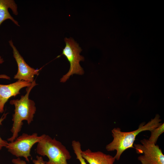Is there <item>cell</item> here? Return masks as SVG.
Segmentation results:
<instances>
[{"mask_svg":"<svg viewBox=\"0 0 164 164\" xmlns=\"http://www.w3.org/2000/svg\"><path fill=\"white\" fill-rule=\"evenodd\" d=\"M11 9L15 15H17V5L12 0H0V26L6 19L11 20L15 24L19 26L18 22L12 16L9 12L8 9Z\"/></svg>","mask_w":164,"mask_h":164,"instance_id":"10","label":"cell"},{"mask_svg":"<svg viewBox=\"0 0 164 164\" xmlns=\"http://www.w3.org/2000/svg\"><path fill=\"white\" fill-rule=\"evenodd\" d=\"M81 154L89 164H114L115 160L110 155L101 151L93 152L89 149L82 150Z\"/></svg>","mask_w":164,"mask_h":164,"instance_id":"9","label":"cell"},{"mask_svg":"<svg viewBox=\"0 0 164 164\" xmlns=\"http://www.w3.org/2000/svg\"><path fill=\"white\" fill-rule=\"evenodd\" d=\"M37 84L35 80H34L30 86L26 88V93L24 95L22 96L19 99L13 100L10 102L11 104L14 105L15 109L11 130L12 135L8 139V141L9 142L14 141L18 137L23 125V121H26L29 125L33 121L36 108L34 101L29 99V95L32 89Z\"/></svg>","mask_w":164,"mask_h":164,"instance_id":"2","label":"cell"},{"mask_svg":"<svg viewBox=\"0 0 164 164\" xmlns=\"http://www.w3.org/2000/svg\"><path fill=\"white\" fill-rule=\"evenodd\" d=\"M72 146L75 154L77 159L79 160L80 164H87L85 160L81 155L82 150L80 142L76 140H73L72 142Z\"/></svg>","mask_w":164,"mask_h":164,"instance_id":"11","label":"cell"},{"mask_svg":"<svg viewBox=\"0 0 164 164\" xmlns=\"http://www.w3.org/2000/svg\"><path fill=\"white\" fill-rule=\"evenodd\" d=\"M0 113H1V110L0 108Z\"/></svg>","mask_w":164,"mask_h":164,"instance_id":"16","label":"cell"},{"mask_svg":"<svg viewBox=\"0 0 164 164\" xmlns=\"http://www.w3.org/2000/svg\"><path fill=\"white\" fill-rule=\"evenodd\" d=\"M140 142L133 146L137 153L143 154L138 157L141 164H164V155L158 145L145 138Z\"/></svg>","mask_w":164,"mask_h":164,"instance_id":"6","label":"cell"},{"mask_svg":"<svg viewBox=\"0 0 164 164\" xmlns=\"http://www.w3.org/2000/svg\"><path fill=\"white\" fill-rule=\"evenodd\" d=\"M7 114V113L4 114L0 118V126L2 125L3 121L6 118ZM8 143L7 141L3 140L0 136V150L3 147H5Z\"/></svg>","mask_w":164,"mask_h":164,"instance_id":"14","label":"cell"},{"mask_svg":"<svg viewBox=\"0 0 164 164\" xmlns=\"http://www.w3.org/2000/svg\"><path fill=\"white\" fill-rule=\"evenodd\" d=\"M150 132L151 134L148 140L156 144L159 136L164 132V123H162L159 126Z\"/></svg>","mask_w":164,"mask_h":164,"instance_id":"12","label":"cell"},{"mask_svg":"<svg viewBox=\"0 0 164 164\" xmlns=\"http://www.w3.org/2000/svg\"><path fill=\"white\" fill-rule=\"evenodd\" d=\"M36 152L48 158L46 164H68L67 161L71 158L70 152L60 142L45 134L38 143Z\"/></svg>","mask_w":164,"mask_h":164,"instance_id":"3","label":"cell"},{"mask_svg":"<svg viewBox=\"0 0 164 164\" xmlns=\"http://www.w3.org/2000/svg\"><path fill=\"white\" fill-rule=\"evenodd\" d=\"M160 118V116L156 114L153 119L147 123L141 124L137 129L132 131L123 132L119 128H114L111 130L113 140L106 145V150L108 151L116 150V154L114 157L115 159L119 160L121 154L126 150L130 148H134L133 144L138 134L143 131H151L162 124Z\"/></svg>","mask_w":164,"mask_h":164,"instance_id":"1","label":"cell"},{"mask_svg":"<svg viewBox=\"0 0 164 164\" xmlns=\"http://www.w3.org/2000/svg\"><path fill=\"white\" fill-rule=\"evenodd\" d=\"M4 61L3 59L0 56V64L2 63ZM0 78H3L8 80L10 79V77H9L5 74L0 75Z\"/></svg>","mask_w":164,"mask_h":164,"instance_id":"15","label":"cell"},{"mask_svg":"<svg viewBox=\"0 0 164 164\" xmlns=\"http://www.w3.org/2000/svg\"><path fill=\"white\" fill-rule=\"evenodd\" d=\"M66 46L63 49L62 54L67 58L70 63V68L68 73L60 79V82H65L70 76L73 74L82 75L84 73L83 69L80 62L84 60V58L80 55L82 50L74 39L71 38H65Z\"/></svg>","mask_w":164,"mask_h":164,"instance_id":"4","label":"cell"},{"mask_svg":"<svg viewBox=\"0 0 164 164\" xmlns=\"http://www.w3.org/2000/svg\"><path fill=\"white\" fill-rule=\"evenodd\" d=\"M31 84L27 81L18 80L9 84H0V108L1 113L3 111L5 103L10 97L19 94V91L22 88L29 87Z\"/></svg>","mask_w":164,"mask_h":164,"instance_id":"8","label":"cell"},{"mask_svg":"<svg viewBox=\"0 0 164 164\" xmlns=\"http://www.w3.org/2000/svg\"><path fill=\"white\" fill-rule=\"evenodd\" d=\"M43 135V134L38 136L36 133L31 135L23 133L14 141L8 143L5 147L12 155L17 158L23 157L27 161L29 162V157L31 156L30 151L32 147L40 141Z\"/></svg>","mask_w":164,"mask_h":164,"instance_id":"5","label":"cell"},{"mask_svg":"<svg viewBox=\"0 0 164 164\" xmlns=\"http://www.w3.org/2000/svg\"><path fill=\"white\" fill-rule=\"evenodd\" d=\"M9 44L13 50V56L18 66V71L14 78L19 80H24L32 83L35 75H38L41 69H35L30 67L20 55L12 40Z\"/></svg>","mask_w":164,"mask_h":164,"instance_id":"7","label":"cell"},{"mask_svg":"<svg viewBox=\"0 0 164 164\" xmlns=\"http://www.w3.org/2000/svg\"><path fill=\"white\" fill-rule=\"evenodd\" d=\"M34 164H46L43 157L41 156L37 155L36 159L32 160ZM12 162L14 164H27L26 162L21 159L19 158L14 159L12 160Z\"/></svg>","mask_w":164,"mask_h":164,"instance_id":"13","label":"cell"}]
</instances>
